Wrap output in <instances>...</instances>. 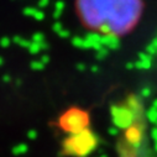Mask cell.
<instances>
[{
  "label": "cell",
  "mask_w": 157,
  "mask_h": 157,
  "mask_svg": "<svg viewBox=\"0 0 157 157\" xmlns=\"http://www.w3.org/2000/svg\"><path fill=\"white\" fill-rule=\"evenodd\" d=\"M75 6L87 27L117 37L136 26L144 9L142 0H77Z\"/></svg>",
  "instance_id": "cell-1"
},
{
  "label": "cell",
  "mask_w": 157,
  "mask_h": 157,
  "mask_svg": "<svg viewBox=\"0 0 157 157\" xmlns=\"http://www.w3.org/2000/svg\"><path fill=\"white\" fill-rule=\"evenodd\" d=\"M63 153L67 156L73 157H87L89 156L98 146V137L97 135L86 129L81 132L73 135H68L63 140Z\"/></svg>",
  "instance_id": "cell-2"
},
{
  "label": "cell",
  "mask_w": 157,
  "mask_h": 157,
  "mask_svg": "<svg viewBox=\"0 0 157 157\" xmlns=\"http://www.w3.org/2000/svg\"><path fill=\"white\" fill-rule=\"evenodd\" d=\"M59 128L68 135H73L88 129L89 115L86 110L79 108H71L66 110L58 119Z\"/></svg>",
  "instance_id": "cell-3"
},
{
  "label": "cell",
  "mask_w": 157,
  "mask_h": 157,
  "mask_svg": "<svg viewBox=\"0 0 157 157\" xmlns=\"http://www.w3.org/2000/svg\"><path fill=\"white\" fill-rule=\"evenodd\" d=\"M111 111V119L117 129H129L135 120L134 113L125 106H119V105H113L110 108Z\"/></svg>",
  "instance_id": "cell-4"
},
{
  "label": "cell",
  "mask_w": 157,
  "mask_h": 157,
  "mask_svg": "<svg viewBox=\"0 0 157 157\" xmlns=\"http://www.w3.org/2000/svg\"><path fill=\"white\" fill-rule=\"evenodd\" d=\"M86 40L88 41L90 48L94 50L95 52L104 48V46L101 45V35L99 32H88L86 36Z\"/></svg>",
  "instance_id": "cell-5"
},
{
  "label": "cell",
  "mask_w": 157,
  "mask_h": 157,
  "mask_svg": "<svg viewBox=\"0 0 157 157\" xmlns=\"http://www.w3.org/2000/svg\"><path fill=\"white\" fill-rule=\"evenodd\" d=\"M101 45L106 50H117L120 47V40L115 35H101Z\"/></svg>",
  "instance_id": "cell-6"
},
{
  "label": "cell",
  "mask_w": 157,
  "mask_h": 157,
  "mask_svg": "<svg viewBox=\"0 0 157 157\" xmlns=\"http://www.w3.org/2000/svg\"><path fill=\"white\" fill-rule=\"evenodd\" d=\"M22 14H24L25 16H29V17L35 19L36 21H42V20H45V16H46L42 10L36 9V8H31V6L25 8V9L22 10Z\"/></svg>",
  "instance_id": "cell-7"
},
{
  "label": "cell",
  "mask_w": 157,
  "mask_h": 157,
  "mask_svg": "<svg viewBox=\"0 0 157 157\" xmlns=\"http://www.w3.org/2000/svg\"><path fill=\"white\" fill-rule=\"evenodd\" d=\"M72 45L77 48H81V50H90V46L88 44V41L86 40V37H79V36H75L72 38Z\"/></svg>",
  "instance_id": "cell-8"
},
{
  "label": "cell",
  "mask_w": 157,
  "mask_h": 157,
  "mask_svg": "<svg viewBox=\"0 0 157 157\" xmlns=\"http://www.w3.org/2000/svg\"><path fill=\"white\" fill-rule=\"evenodd\" d=\"M64 9H66V3L63 2V0H57V2L55 3V10H53V14H52L53 19L58 20L62 16Z\"/></svg>",
  "instance_id": "cell-9"
},
{
  "label": "cell",
  "mask_w": 157,
  "mask_h": 157,
  "mask_svg": "<svg viewBox=\"0 0 157 157\" xmlns=\"http://www.w3.org/2000/svg\"><path fill=\"white\" fill-rule=\"evenodd\" d=\"M27 150H29V146H27L26 144L21 142V144L15 145V146L13 147L11 152H13V155H15V156H21V155H25V153L27 152Z\"/></svg>",
  "instance_id": "cell-10"
},
{
  "label": "cell",
  "mask_w": 157,
  "mask_h": 157,
  "mask_svg": "<svg viewBox=\"0 0 157 157\" xmlns=\"http://www.w3.org/2000/svg\"><path fill=\"white\" fill-rule=\"evenodd\" d=\"M13 42H14V44H16L17 46L22 47V48H29V47H30V45H31V41L25 40V38H22L21 36H14Z\"/></svg>",
  "instance_id": "cell-11"
},
{
  "label": "cell",
  "mask_w": 157,
  "mask_h": 157,
  "mask_svg": "<svg viewBox=\"0 0 157 157\" xmlns=\"http://www.w3.org/2000/svg\"><path fill=\"white\" fill-rule=\"evenodd\" d=\"M31 41L35 42V44L41 45V44L46 42V37H45V35L41 33V32H35V33L32 35V37H31Z\"/></svg>",
  "instance_id": "cell-12"
},
{
  "label": "cell",
  "mask_w": 157,
  "mask_h": 157,
  "mask_svg": "<svg viewBox=\"0 0 157 157\" xmlns=\"http://www.w3.org/2000/svg\"><path fill=\"white\" fill-rule=\"evenodd\" d=\"M147 119H148V121L150 123H157V109L155 108V106H152L148 111H147Z\"/></svg>",
  "instance_id": "cell-13"
},
{
  "label": "cell",
  "mask_w": 157,
  "mask_h": 157,
  "mask_svg": "<svg viewBox=\"0 0 157 157\" xmlns=\"http://www.w3.org/2000/svg\"><path fill=\"white\" fill-rule=\"evenodd\" d=\"M152 66V62H148V61H140L137 59L135 62V68L137 69H150Z\"/></svg>",
  "instance_id": "cell-14"
},
{
  "label": "cell",
  "mask_w": 157,
  "mask_h": 157,
  "mask_svg": "<svg viewBox=\"0 0 157 157\" xmlns=\"http://www.w3.org/2000/svg\"><path fill=\"white\" fill-rule=\"evenodd\" d=\"M30 67H31V69H32V71H37V72H40V71H44V69H45L46 64H44L41 61H32V62L30 63Z\"/></svg>",
  "instance_id": "cell-15"
},
{
  "label": "cell",
  "mask_w": 157,
  "mask_h": 157,
  "mask_svg": "<svg viewBox=\"0 0 157 157\" xmlns=\"http://www.w3.org/2000/svg\"><path fill=\"white\" fill-rule=\"evenodd\" d=\"M27 50H29V52H30L31 55H38V53H40V52L42 51L41 45L35 44V42H32V41H31V45H30V47H29Z\"/></svg>",
  "instance_id": "cell-16"
},
{
  "label": "cell",
  "mask_w": 157,
  "mask_h": 157,
  "mask_svg": "<svg viewBox=\"0 0 157 157\" xmlns=\"http://www.w3.org/2000/svg\"><path fill=\"white\" fill-rule=\"evenodd\" d=\"M108 55H109V50H106L105 47H104L103 50H100V51L95 52V57H97V59H98V61H103L104 58H106V57H108Z\"/></svg>",
  "instance_id": "cell-17"
},
{
  "label": "cell",
  "mask_w": 157,
  "mask_h": 157,
  "mask_svg": "<svg viewBox=\"0 0 157 157\" xmlns=\"http://www.w3.org/2000/svg\"><path fill=\"white\" fill-rule=\"evenodd\" d=\"M13 40H10L9 37H2L0 38V46H2L3 48H8L10 45H11Z\"/></svg>",
  "instance_id": "cell-18"
},
{
  "label": "cell",
  "mask_w": 157,
  "mask_h": 157,
  "mask_svg": "<svg viewBox=\"0 0 157 157\" xmlns=\"http://www.w3.org/2000/svg\"><path fill=\"white\" fill-rule=\"evenodd\" d=\"M63 29H64V27H63V25H62L59 21H56V22L52 25V30H53V31H55L57 35H58V33H59V32H61Z\"/></svg>",
  "instance_id": "cell-19"
},
{
  "label": "cell",
  "mask_w": 157,
  "mask_h": 157,
  "mask_svg": "<svg viewBox=\"0 0 157 157\" xmlns=\"http://www.w3.org/2000/svg\"><path fill=\"white\" fill-rule=\"evenodd\" d=\"M139 59H140V61H148V62H152V56H150V55L146 53V52H140V53H139Z\"/></svg>",
  "instance_id": "cell-20"
},
{
  "label": "cell",
  "mask_w": 157,
  "mask_h": 157,
  "mask_svg": "<svg viewBox=\"0 0 157 157\" xmlns=\"http://www.w3.org/2000/svg\"><path fill=\"white\" fill-rule=\"evenodd\" d=\"M27 139L29 140H36L37 139V131L36 130H33V129H31V130H29L27 131Z\"/></svg>",
  "instance_id": "cell-21"
},
{
  "label": "cell",
  "mask_w": 157,
  "mask_h": 157,
  "mask_svg": "<svg viewBox=\"0 0 157 157\" xmlns=\"http://www.w3.org/2000/svg\"><path fill=\"white\" fill-rule=\"evenodd\" d=\"M146 53H148L150 56H153V55H157V50L150 44V45L146 47Z\"/></svg>",
  "instance_id": "cell-22"
},
{
  "label": "cell",
  "mask_w": 157,
  "mask_h": 157,
  "mask_svg": "<svg viewBox=\"0 0 157 157\" xmlns=\"http://www.w3.org/2000/svg\"><path fill=\"white\" fill-rule=\"evenodd\" d=\"M51 0H38V8L40 9H44V8H47L48 4H50Z\"/></svg>",
  "instance_id": "cell-23"
},
{
  "label": "cell",
  "mask_w": 157,
  "mask_h": 157,
  "mask_svg": "<svg viewBox=\"0 0 157 157\" xmlns=\"http://www.w3.org/2000/svg\"><path fill=\"white\" fill-rule=\"evenodd\" d=\"M58 36H59L61 38H68V37L71 36V32H69L67 29H63V30H62V31L58 33Z\"/></svg>",
  "instance_id": "cell-24"
},
{
  "label": "cell",
  "mask_w": 157,
  "mask_h": 157,
  "mask_svg": "<svg viewBox=\"0 0 157 157\" xmlns=\"http://www.w3.org/2000/svg\"><path fill=\"white\" fill-rule=\"evenodd\" d=\"M117 134H119V129H117V128H115V126L109 128V135L115 136V135H117Z\"/></svg>",
  "instance_id": "cell-25"
},
{
  "label": "cell",
  "mask_w": 157,
  "mask_h": 157,
  "mask_svg": "<svg viewBox=\"0 0 157 157\" xmlns=\"http://www.w3.org/2000/svg\"><path fill=\"white\" fill-rule=\"evenodd\" d=\"M141 95H142L144 98L150 97V95H151V89H150V88H144V89L141 90Z\"/></svg>",
  "instance_id": "cell-26"
},
{
  "label": "cell",
  "mask_w": 157,
  "mask_h": 157,
  "mask_svg": "<svg viewBox=\"0 0 157 157\" xmlns=\"http://www.w3.org/2000/svg\"><path fill=\"white\" fill-rule=\"evenodd\" d=\"M75 68H77V71H78V72H84V71L87 69V67H86V64H84V63H78V64L75 66Z\"/></svg>",
  "instance_id": "cell-27"
},
{
  "label": "cell",
  "mask_w": 157,
  "mask_h": 157,
  "mask_svg": "<svg viewBox=\"0 0 157 157\" xmlns=\"http://www.w3.org/2000/svg\"><path fill=\"white\" fill-rule=\"evenodd\" d=\"M40 61H41L44 64H47V63L50 62V56H48V55H44V56L41 57V59H40Z\"/></svg>",
  "instance_id": "cell-28"
},
{
  "label": "cell",
  "mask_w": 157,
  "mask_h": 157,
  "mask_svg": "<svg viewBox=\"0 0 157 157\" xmlns=\"http://www.w3.org/2000/svg\"><path fill=\"white\" fill-rule=\"evenodd\" d=\"M151 136H152V139L155 140V142H157V128H155V129L151 131Z\"/></svg>",
  "instance_id": "cell-29"
},
{
  "label": "cell",
  "mask_w": 157,
  "mask_h": 157,
  "mask_svg": "<svg viewBox=\"0 0 157 157\" xmlns=\"http://www.w3.org/2000/svg\"><path fill=\"white\" fill-rule=\"evenodd\" d=\"M3 82H4V83H10V82H11V77H10L9 74L3 75Z\"/></svg>",
  "instance_id": "cell-30"
},
{
  "label": "cell",
  "mask_w": 157,
  "mask_h": 157,
  "mask_svg": "<svg viewBox=\"0 0 157 157\" xmlns=\"http://www.w3.org/2000/svg\"><path fill=\"white\" fill-rule=\"evenodd\" d=\"M135 68V63L134 62H128L126 63V69H132Z\"/></svg>",
  "instance_id": "cell-31"
},
{
  "label": "cell",
  "mask_w": 157,
  "mask_h": 157,
  "mask_svg": "<svg viewBox=\"0 0 157 157\" xmlns=\"http://www.w3.org/2000/svg\"><path fill=\"white\" fill-rule=\"evenodd\" d=\"M151 45H152V46H153V47L157 50V37H156V38H153V40L151 41Z\"/></svg>",
  "instance_id": "cell-32"
},
{
  "label": "cell",
  "mask_w": 157,
  "mask_h": 157,
  "mask_svg": "<svg viewBox=\"0 0 157 157\" xmlns=\"http://www.w3.org/2000/svg\"><path fill=\"white\" fill-rule=\"evenodd\" d=\"M90 71H92L93 73H97V72L99 71V67H98V66H93V67L90 68Z\"/></svg>",
  "instance_id": "cell-33"
},
{
  "label": "cell",
  "mask_w": 157,
  "mask_h": 157,
  "mask_svg": "<svg viewBox=\"0 0 157 157\" xmlns=\"http://www.w3.org/2000/svg\"><path fill=\"white\" fill-rule=\"evenodd\" d=\"M3 64H4V58H3L2 56H0V67H2Z\"/></svg>",
  "instance_id": "cell-34"
},
{
  "label": "cell",
  "mask_w": 157,
  "mask_h": 157,
  "mask_svg": "<svg viewBox=\"0 0 157 157\" xmlns=\"http://www.w3.org/2000/svg\"><path fill=\"white\" fill-rule=\"evenodd\" d=\"M16 86H21V81H20V79L16 81Z\"/></svg>",
  "instance_id": "cell-35"
},
{
  "label": "cell",
  "mask_w": 157,
  "mask_h": 157,
  "mask_svg": "<svg viewBox=\"0 0 157 157\" xmlns=\"http://www.w3.org/2000/svg\"><path fill=\"white\" fill-rule=\"evenodd\" d=\"M153 106H155V108H156V109H157V99H156V100H155V101H153Z\"/></svg>",
  "instance_id": "cell-36"
},
{
  "label": "cell",
  "mask_w": 157,
  "mask_h": 157,
  "mask_svg": "<svg viewBox=\"0 0 157 157\" xmlns=\"http://www.w3.org/2000/svg\"><path fill=\"white\" fill-rule=\"evenodd\" d=\"M155 150L157 151V142H155Z\"/></svg>",
  "instance_id": "cell-37"
},
{
  "label": "cell",
  "mask_w": 157,
  "mask_h": 157,
  "mask_svg": "<svg viewBox=\"0 0 157 157\" xmlns=\"http://www.w3.org/2000/svg\"><path fill=\"white\" fill-rule=\"evenodd\" d=\"M100 157H108V156H106V155H101Z\"/></svg>",
  "instance_id": "cell-38"
},
{
  "label": "cell",
  "mask_w": 157,
  "mask_h": 157,
  "mask_svg": "<svg viewBox=\"0 0 157 157\" xmlns=\"http://www.w3.org/2000/svg\"><path fill=\"white\" fill-rule=\"evenodd\" d=\"M156 128H157V123H156Z\"/></svg>",
  "instance_id": "cell-39"
}]
</instances>
